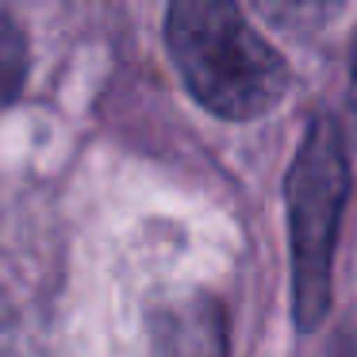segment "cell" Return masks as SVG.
I'll return each mask as SVG.
<instances>
[{
  "mask_svg": "<svg viewBox=\"0 0 357 357\" xmlns=\"http://www.w3.org/2000/svg\"><path fill=\"white\" fill-rule=\"evenodd\" d=\"M165 39L188 93L223 119H254L288 89V66L234 4L177 0Z\"/></svg>",
  "mask_w": 357,
  "mask_h": 357,
  "instance_id": "cell-1",
  "label": "cell"
},
{
  "mask_svg": "<svg viewBox=\"0 0 357 357\" xmlns=\"http://www.w3.org/2000/svg\"><path fill=\"white\" fill-rule=\"evenodd\" d=\"M349 196V158L334 119H315L288 169L292 223V315L300 331H315L331 303V261L342 208Z\"/></svg>",
  "mask_w": 357,
  "mask_h": 357,
  "instance_id": "cell-2",
  "label": "cell"
},
{
  "mask_svg": "<svg viewBox=\"0 0 357 357\" xmlns=\"http://www.w3.org/2000/svg\"><path fill=\"white\" fill-rule=\"evenodd\" d=\"M24 70H27L24 35L8 16H0V96H12L24 85Z\"/></svg>",
  "mask_w": 357,
  "mask_h": 357,
  "instance_id": "cell-3",
  "label": "cell"
},
{
  "mask_svg": "<svg viewBox=\"0 0 357 357\" xmlns=\"http://www.w3.org/2000/svg\"><path fill=\"white\" fill-rule=\"evenodd\" d=\"M334 357H357V331H346L334 346Z\"/></svg>",
  "mask_w": 357,
  "mask_h": 357,
  "instance_id": "cell-4",
  "label": "cell"
},
{
  "mask_svg": "<svg viewBox=\"0 0 357 357\" xmlns=\"http://www.w3.org/2000/svg\"><path fill=\"white\" fill-rule=\"evenodd\" d=\"M349 100H354V112H357V43H354V85H349Z\"/></svg>",
  "mask_w": 357,
  "mask_h": 357,
  "instance_id": "cell-5",
  "label": "cell"
}]
</instances>
